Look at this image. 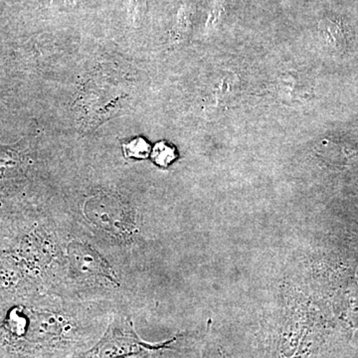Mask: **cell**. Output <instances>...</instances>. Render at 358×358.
<instances>
[{
  "mask_svg": "<svg viewBox=\"0 0 358 358\" xmlns=\"http://www.w3.org/2000/svg\"><path fill=\"white\" fill-rule=\"evenodd\" d=\"M178 336L160 343L143 341L128 315L117 313L113 317L102 338L72 358H147L176 348Z\"/></svg>",
  "mask_w": 358,
  "mask_h": 358,
  "instance_id": "1",
  "label": "cell"
},
{
  "mask_svg": "<svg viewBox=\"0 0 358 358\" xmlns=\"http://www.w3.org/2000/svg\"><path fill=\"white\" fill-rule=\"evenodd\" d=\"M86 217L94 225L115 237L131 234L134 220L126 206L120 200L110 196L93 197L84 207Z\"/></svg>",
  "mask_w": 358,
  "mask_h": 358,
  "instance_id": "2",
  "label": "cell"
},
{
  "mask_svg": "<svg viewBox=\"0 0 358 358\" xmlns=\"http://www.w3.org/2000/svg\"><path fill=\"white\" fill-rule=\"evenodd\" d=\"M68 257L78 274L85 277L105 278L112 284L117 285V278L109 263L90 245L73 242L68 246Z\"/></svg>",
  "mask_w": 358,
  "mask_h": 358,
  "instance_id": "3",
  "label": "cell"
},
{
  "mask_svg": "<svg viewBox=\"0 0 358 358\" xmlns=\"http://www.w3.org/2000/svg\"><path fill=\"white\" fill-rule=\"evenodd\" d=\"M122 152L127 159H147L150 154V145L143 138H136L122 145Z\"/></svg>",
  "mask_w": 358,
  "mask_h": 358,
  "instance_id": "4",
  "label": "cell"
},
{
  "mask_svg": "<svg viewBox=\"0 0 358 358\" xmlns=\"http://www.w3.org/2000/svg\"><path fill=\"white\" fill-rule=\"evenodd\" d=\"M320 29L327 44L334 46V48H341L343 42V34L336 23L329 20H322L320 24Z\"/></svg>",
  "mask_w": 358,
  "mask_h": 358,
  "instance_id": "5",
  "label": "cell"
},
{
  "mask_svg": "<svg viewBox=\"0 0 358 358\" xmlns=\"http://www.w3.org/2000/svg\"><path fill=\"white\" fill-rule=\"evenodd\" d=\"M176 150L164 141L157 143L152 152V159L157 166H169L176 159Z\"/></svg>",
  "mask_w": 358,
  "mask_h": 358,
  "instance_id": "6",
  "label": "cell"
}]
</instances>
